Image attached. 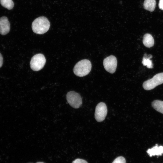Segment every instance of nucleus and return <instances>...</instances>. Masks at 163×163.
Wrapping results in <instances>:
<instances>
[{
  "label": "nucleus",
  "mask_w": 163,
  "mask_h": 163,
  "mask_svg": "<svg viewBox=\"0 0 163 163\" xmlns=\"http://www.w3.org/2000/svg\"><path fill=\"white\" fill-rule=\"evenodd\" d=\"M46 62L45 58L43 54H36L31 59L30 62V68L34 71H39L43 67Z\"/></svg>",
  "instance_id": "obj_4"
},
{
  "label": "nucleus",
  "mask_w": 163,
  "mask_h": 163,
  "mask_svg": "<svg viewBox=\"0 0 163 163\" xmlns=\"http://www.w3.org/2000/svg\"><path fill=\"white\" fill-rule=\"evenodd\" d=\"M103 65L105 69L110 73H113L116 71L117 60L114 56L111 55L105 58L103 60Z\"/></svg>",
  "instance_id": "obj_6"
},
{
  "label": "nucleus",
  "mask_w": 163,
  "mask_h": 163,
  "mask_svg": "<svg viewBox=\"0 0 163 163\" xmlns=\"http://www.w3.org/2000/svg\"><path fill=\"white\" fill-rule=\"evenodd\" d=\"M1 5L8 10L13 8L14 6V3L12 0H0Z\"/></svg>",
  "instance_id": "obj_14"
},
{
  "label": "nucleus",
  "mask_w": 163,
  "mask_h": 163,
  "mask_svg": "<svg viewBox=\"0 0 163 163\" xmlns=\"http://www.w3.org/2000/svg\"><path fill=\"white\" fill-rule=\"evenodd\" d=\"M91 64L88 60L84 59L78 62L73 69L74 73L79 77H83L88 74L91 71Z\"/></svg>",
  "instance_id": "obj_2"
},
{
  "label": "nucleus",
  "mask_w": 163,
  "mask_h": 163,
  "mask_svg": "<svg viewBox=\"0 0 163 163\" xmlns=\"http://www.w3.org/2000/svg\"><path fill=\"white\" fill-rule=\"evenodd\" d=\"M107 108L106 104L104 102L98 103L95 108V118L98 122H101L105 119L107 113Z\"/></svg>",
  "instance_id": "obj_7"
},
{
  "label": "nucleus",
  "mask_w": 163,
  "mask_h": 163,
  "mask_svg": "<svg viewBox=\"0 0 163 163\" xmlns=\"http://www.w3.org/2000/svg\"><path fill=\"white\" fill-rule=\"evenodd\" d=\"M50 24L48 19L45 17H40L35 19L33 22L32 28L36 34H41L47 32L49 30Z\"/></svg>",
  "instance_id": "obj_1"
},
{
  "label": "nucleus",
  "mask_w": 163,
  "mask_h": 163,
  "mask_svg": "<svg viewBox=\"0 0 163 163\" xmlns=\"http://www.w3.org/2000/svg\"><path fill=\"white\" fill-rule=\"evenodd\" d=\"M142 42L144 45L148 48L153 46L154 43L153 37L149 34H146L144 35Z\"/></svg>",
  "instance_id": "obj_10"
},
{
  "label": "nucleus",
  "mask_w": 163,
  "mask_h": 163,
  "mask_svg": "<svg viewBox=\"0 0 163 163\" xmlns=\"http://www.w3.org/2000/svg\"><path fill=\"white\" fill-rule=\"evenodd\" d=\"M112 163H126V161L123 157L119 156L115 159Z\"/></svg>",
  "instance_id": "obj_15"
},
{
  "label": "nucleus",
  "mask_w": 163,
  "mask_h": 163,
  "mask_svg": "<svg viewBox=\"0 0 163 163\" xmlns=\"http://www.w3.org/2000/svg\"><path fill=\"white\" fill-rule=\"evenodd\" d=\"M10 24L6 17L0 18V34L2 35L7 34L10 30Z\"/></svg>",
  "instance_id": "obj_8"
},
{
  "label": "nucleus",
  "mask_w": 163,
  "mask_h": 163,
  "mask_svg": "<svg viewBox=\"0 0 163 163\" xmlns=\"http://www.w3.org/2000/svg\"><path fill=\"white\" fill-rule=\"evenodd\" d=\"M152 57L151 55H147L145 53L142 59V63L143 66H147L149 69H152L153 68V65L152 61L150 59Z\"/></svg>",
  "instance_id": "obj_12"
},
{
  "label": "nucleus",
  "mask_w": 163,
  "mask_h": 163,
  "mask_svg": "<svg viewBox=\"0 0 163 163\" xmlns=\"http://www.w3.org/2000/svg\"><path fill=\"white\" fill-rule=\"evenodd\" d=\"M156 5L155 0H145L143 3L144 8L150 12H152L154 10Z\"/></svg>",
  "instance_id": "obj_11"
},
{
  "label": "nucleus",
  "mask_w": 163,
  "mask_h": 163,
  "mask_svg": "<svg viewBox=\"0 0 163 163\" xmlns=\"http://www.w3.org/2000/svg\"><path fill=\"white\" fill-rule=\"evenodd\" d=\"M158 7L160 9L163 10V0H159Z\"/></svg>",
  "instance_id": "obj_17"
},
{
  "label": "nucleus",
  "mask_w": 163,
  "mask_h": 163,
  "mask_svg": "<svg viewBox=\"0 0 163 163\" xmlns=\"http://www.w3.org/2000/svg\"><path fill=\"white\" fill-rule=\"evenodd\" d=\"M3 59L2 54L0 53V68H1L3 64Z\"/></svg>",
  "instance_id": "obj_18"
},
{
  "label": "nucleus",
  "mask_w": 163,
  "mask_h": 163,
  "mask_svg": "<svg viewBox=\"0 0 163 163\" xmlns=\"http://www.w3.org/2000/svg\"><path fill=\"white\" fill-rule=\"evenodd\" d=\"M36 163H44L43 162H37Z\"/></svg>",
  "instance_id": "obj_19"
},
{
  "label": "nucleus",
  "mask_w": 163,
  "mask_h": 163,
  "mask_svg": "<svg viewBox=\"0 0 163 163\" xmlns=\"http://www.w3.org/2000/svg\"><path fill=\"white\" fill-rule=\"evenodd\" d=\"M147 152L150 157L152 156H161L163 154V146H158V144L151 149H148Z\"/></svg>",
  "instance_id": "obj_9"
},
{
  "label": "nucleus",
  "mask_w": 163,
  "mask_h": 163,
  "mask_svg": "<svg viewBox=\"0 0 163 163\" xmlns=\"http://www.w3.org/2000/svg\"><path fill=\"white\" fill-rule=\"evenodd\" d=\"M72 163H88V162L84 160L77 158Z\"/></svg>",
  "instance_id": "obj_16"
},
{
  "label": "nucleus",
  "mask_w": 163,
  "mask_h": 163,
  "mask_svg": "<svg viewBox=\"0 0 163 163\" xmlns=\"http://www.w3.org/2000/svg\"><path fill=\"white\" fill-rule=\"evenodd\" d=\"M163 83V73H158L155 75L152 78L144 82L143 87L146 90L152 89L158 85Z\"/></svg>",
  "instance_id": "obj_3"
},
{
  "label": "nucleus",
  "mask_w": 163,
  "mask_h": 163,
  "mask_svg": "<svg viewBox=\"0 0 163 163\" xmlns=\"http://www.w3.org/2000/svg\"><path fill=\"white\" fill-rule=\"evenodd\" d=\"M152 107L157 111L163 114V101L156 100L152 103Z\"/></svg>",
  "instance_id": "obj_13"
},
{
  "label": "nucleus",
  "mask_w": 163,
  "mask_h": 163,
  "mask_svg": "<svg viewBox=\"0 0 163 163\" xmlns=\"http://www.w3.org/2000/svg\"><path fill=\"white\" fill-rule=\"evenodd\" d=\"M66 100L69 104L74 108H78L82 103L80 95L74 91H70L66 94Z\"/></svg>",
  "instance_id": "obj_5"
}]
</instances>
